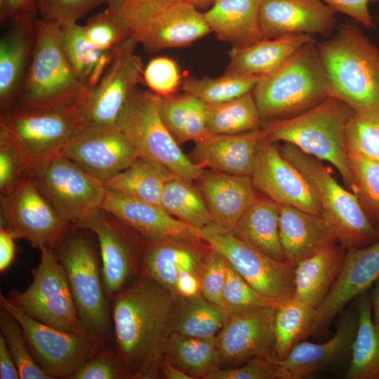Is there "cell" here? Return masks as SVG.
<instances>
[{"label":"cell","mask_w":379,"mask_h":379,"mask_svg":"<svg viewBox=\"0 0 379 379\" xmlns=\"http://www.w3.org/2000/svg\"><path fill=\"white\" fill-rule=\"evenodd\" d=\"M138 42L132 36L114 53L98 84L81 105L88 124H114L136 86L144 82V67L135 53Z\"/></svg>","instance_id":"18"},{"label":"cell","mask_w":379,"mask_h":379,"mask_svg":"<svg viewBox=\"0 0 379 379\" xmlns=\"http://www.w3.org/2000/svg\"><path fill=\"white\" fill-rule=\"evenodd\" d=\"M229 316L224 308L210 302L201 293L178 295L171 309L170 333L192 338H214Z\"/></svg>","instance_id":"33"},{"label":"cell","mask_w":379,"mask_h":379,"mask_svg":"<svg viewBox=\"0 0 379 379\" xmlns=\"http://www.w3.org/2000/svg\"><path fill=\"white\" fill-rule=\"evenodd\" d=\"M282 155L304 176L321 209V215L337 230L344 246L363 247L379 239L357 196L344 189L323 162L295 146L284 143Z\"/></svg>","instance_id":"8"},{"label":"cell","mask_w":379,"mask_h":379,"mask_svg":"<svg viewBox=\"0 0 379 379\" xmlns=\"http://www.w3.org/2000/svg\"><path fill=\"white\" fill-rule=\"evenodd\" d=\"M36 15V0H0V16L3 21L34 22Z\"/></svg>","instance_id":"56"},{"label":"cell","mask_w":379,"mask_h":379,"mask_svg":"<svg viewBox=\"0 0 379 379\" xmlns=\"http://www.w3.org/2000/svg\"><path fill=\"white\" fill-rule=\"evenodd\" d=\"M112 0H106V4Z\"/></svg>","instance_id":"64"},{"label":"cell","mask_w":379,"mask_h":379,"mask_svg":"<svg viewBox=\"0 0 379 379\" xmlns=\"http://www.w3.org/2000/svg\"><path fill=\"white\" fill-rule=\"evenodd\" d=\"M0 329L15 360L20 379H53L36 363L20 324L3 307L0 309Z\"/></svg>","instance_id":"46"},{"label":"cell","mask_w":379,"mask_h":379,"mask_svg":"<svg viewBox=\"0 0 379 379\" xmlns=\"http://www.w3.org/2000/svg\"><path fill=\"white\" fill-rule=\"evenodd\" d=\"M159 370L164 376L168 379H192V377L171 364L164 357L161 359Z\"/></svg>","instance_id":"60"},{"label":"cell","mask_w":379,"mask_h":379,"mask_svg":"<svg viewBox=\"0 0 379 379\" xmlns=\"http://www.w3.org/2000/svg\"><path fill=\"white\" fill-rule=\"evenodd\" d=\"M197 9H208L213 4L215 0H187Z\"/></svg>","instance_id":"62"},{"label":"cell","mask_w":379,"mask_h":379,"mask_svg":"<svg viewBox=\"0 0 379 379\" xmlns=\"http://www.w3.org/2000/svg\"><path fill=\"white\" fill-rule=\"evenodd\" d=\"M215 337L199 338L171 333L163 357L192 379L204 378L219 367Z\"/></svg>","instance_id":"38"},{"label":"cell","mask_w":379,"mask_h":379,"mask_svg":"<svg viewBox=\"0 0 379 379\" xmlns=\"http://www.w3.org/2000/svg\"><path fill=\"white\" fill-rule=\"evenodd\" d=\"M353 109L333 97L297 116L262 123L265 137L291 144L321 161L331 164L348 188L355 185L345 146V131Z\"/></svg>","instance_id":"3"},{"label":"cell","mask_w":379,"mask_h":379,"mask_svg":"<svg viewBox=\"0 0 379 379\" xmlns=\"http://www.w3.org/2000/svg\"><path fill=\"white\" fill-rule=\"evenodd\" d=\"M164 0H112L107 3V5H110L116 3H138V2H146V1H159Z\"/></svg>","instance_id":"63"},{"label":"cell","mask_w":379,"mask_h":379,"mask_svg":"<svg viewBox=\"0 0 379 379\" xmlns=\"http://www.w3.org/2000/svg\"><path fill=\"white\" fill-rule=\"evenodd\" d=\"M257 190L279 205L321 215V209L307 181L265 135L251 175Z\"/></svg>","instance_id":"19"},{"label":"cell","mask_w":379,"mask_h":379,"mask_svg":"<svg viewBox=\"0 0 379 379\" xmlns=\"http://www.w3.org/2000/svg\"><path fill=\"white\" fill-rule=\"evenodd\" d=\"M83 228H69L53 249L65 272L79 319L87 332L111 343L110 302L100 255Z\"/></svg>","instance_id":"7"},{"label":"cell","mask_w":379,"mask_h":379,"mask_svg":"<svg viewBox=\"0 0 379 379\" xmlns=\"http://www.w3.org/2000/svg\"><path fill=\"white\" fill-rule=\"evenodd\" d=\"M178 295L192 296L200 293L198 274L190 272H182L178 278Z\"/></svg>","instance_id":"59"},{"label":"cell","mask_w":379,"mask_h":379,"mask_svg":"<svg viewBox=\"0 0 379 379\" xmlns=\"http://www.w3.org/2000/svg\"><path fill=\"white\" fill-rule=\"evenodd\" d=\"M345 253L343 244L334 243L298 262L294 270L293 295L316 307L337 279Z\"/></svg>","instance_id":"32"},{"label":"cell","mask_w":379,"mask_h":379,"mask_svg":"<svg viewBox=\"0 0 379 379\" xmlns=\"http://www.w3.org/2000/svg\"><path fill=\"white\" fill-rule=\"evenodd\" d=\"M27 175L28 174L18 152L7 139L0 136L1 196L12 192Z\"/></svg>","instance_id":"54"},{"label":"cell","mask_w":379,"mask_h":379,"mask_svg":"<svg viewBox=\"0 0 379 379\" xmlns=\"http://www.w3.org/2000/svg\"><path fill=\"white\" fill-rule=\"evenodd\" d=\"M357 328L352 347L347 379H379V324L372 317L370 295L357 297Z\"/></svg>","instance_id":"35"},{"label":"cell","mask_w":379,"mask_h":379,"mask_svg":"<svg viewBox=\"0 0 379 379\" xmlns=\"http://www.w3.org/2000/svg\"><path fill=\"white\" fill-rule=\"evenodd\" d=\"M347 153L379 162V102L353 109L345 131Z\"/></svg>","instance_id":"43"},{"label":"cell","mask_w":379,"mask_h":379,"mask_svg":"<svg viewBox=\"0 0 379 379\" xmlns=\"http://www.w3.org/2000/svg\"><path fill=\"white\" fill-rule=\"evenodd\" d=\"M32 281L23 291L11 289L8 300L27 315L61 331L86 333L63 267L53 249L42 247Z\"/></svg>","instance_id":"11"},{"label":"cell","mask_w":379,"mask_h":379,"mask_svg":"<svg viewBox=\"0 0 379 379\" xmlns=\"http://www.w3.org/2000/svg\"><path fill=\"white\" fill-rule=\"evenodd\" d=\"M0 305L20 324L38 366L52 378H67L108 343L97 335L59 330L27 315L0 293Z\"/></svg>","instance_id":"13"},{"label":"cell","mask_w":379,"mask_h":379,"mask_svg":"<svg viewBox=\"0 0 379 379\" xmlns=\"http://www.w3.org/2000/svg\"><path fill=\"white\" fill-rule=\"evenodd\" d=\"M60 41L64 51L78 77L86 84L104 51L88 40L84 25L68 22L59 25Z\"/></svg>","instance_id":"44"},{"label":"cell","mask_w":379,"mask_h":379,"mask_svg":"<svg viewBox=\"0 0 379 379\" xmlns=\"http://www.w3.org/2000/svg\"><path fill=\"white\" fill-rule=\"evenodd\" d=\"M330 96L353 109L379 102V48L357 22L342 24L329 39L317 44Z\"/></svg>","instance_id":"2"},{"label":"cell","mask_w":379,"mask_h":379,"mask_svg":"<svg viewBox=\"0 0 379 379\" xmlns=\"http://www.w3.org/2000/svg\"><path fill=\"white\" fill-rule=\"evenodd\" d=\"M14 237L0 227V272H4L12 264L15 254Z\"/></svg>","instance_id":"58"},{"label":"cell","mask_w":379,"mask_h":379,"mask_svg":"<svg viewBox=\"0 0 379 379\" xmlns=\"http://www.w3.org/2000/svg\"><path fill=\"white\" fill-rule=\"evenodd\" d=\"M262 0H215L202 13L216 37L232 47L250 45L264 38L259 21Z\"/></svg>","instance_id":"29"},{"label":"cell","mask_w":379,"mask_h":379,"mask_svg":"<svg viewBox=\"0 0 379 379\" xmlns=\"http://www.w3.org/2000/svg\"><path fill=\"white\" fill-rule=\"evenodd\" d=\"M1 226L15 239L26 240L34 248L53 249L71 228L36 187L31 175L15 190L1 196Z\"/></svg>","instance_id":"16"},{"label":"cell","mask_w":379,"mask_h":379,"mask_svg":"<svg viewBox=\"0 0 379 379\" xmlns=\"http://www.w3.org/2000/svg\"><path fill=\"white\" fill-rule=\"evenodd\" d=\"M101 208L140 234L146 240L171 238L194 244L204 241L194 228L161 206L106 187Z\"/></svg>","instance_id":"23"},{"label":"cell","mask_w":379,"mask_h":379,"mask_svg":"<svg viewBox=\"0 0 379 379\" xmlns=\"http://www.w3.org/2000/svg\"><path fill=\"white\" fill-rule=\"evenodd\" d=\"M178 176L164 165L143 157L104 184L106 187L133 196L160 206L165 184Z\"/></svg>","instance_id":"37"},{"label":"cell","mask_w":379,"mask_h":379,"mask_svg":"<svg viewBox=\"0 0 379 379\" xmlns=\"http://www.w3.org/2000/svg\"><path fill=\"white\" fill-rule=\"evenodd\" d=\"M31 176L43 197L70 227L86 229L101 208L104 182L62 154Z\"/></svg>","instance_id":"12"},{"label":"cell","mask_w":379,"mask_h":379,"mask_svg":"<svg viewBox=\"0 0 379 379\" xmlns=\"http://www.w3.org/2000/svg\"><path fill=\"white\" fill-rule=\"evenodd\" d=\"M199 244L171 238L146 240L142 274L157 280L176 297L178 275L182 272L199 274L206 252Z\"/></svg>","instance_id":"28"},{"label":"cell","mask_w":379,"mask_h":379,"mask_svg":"<svg viewBox=\"0 0 379 379\" xmlns=\"http://www.w3.org/2000/svg\"><path fill=\"white\" fill-rule=\"evenodd\" d=\"M335 11L321 0H262L259 21L265 39L290 35L330 34Z\"/></svg>","instance_id":"24"},{"label":"cell","mask_w":379,"mask_h":379,"mask_svg":"<svg viewBox=\"0 0 379 379\" xmlns=\"http://www.w3.org/2000/svg\"><path fill=\"white\" fill-rule=\"evenodd\" d=\"M60 154L104 183L140 157L115 124H88Z\"/></svg>","instance_id":"17"},{"label":"cell","mask_w":379,"mask_h":379,"mask_svg":"<svg viewBox=\"0 0 379 379\" xmlns=\"http://www.w3.org/2000/svg\"><path fill=\"white\" fill-rule=\"evenodd\" d=\"M129 28L148 53L190 45L211 30L200 13L187 0H164L107 5Z\"/></svg>","instance_id":"10"},{"label":"cell","mask_w":379,"mask_h":379,"mask_svg":"<svg viewBox=\"0 0 379 379\" xmlns=\"http://www.w3.org/2000/svg\"><path fill=\"white\" fill-rule=\"evenodd\" d=\"M88 125L81 105L46 108H18L1 112L0 136L18 152L32 175L60 154L65 145Z\"/></svg>","instance_id":"6"},{"label":"cell","mask_w":379,"mask_h":379,"mask_svg":"<svg viewBox=\"0 0 379 379\" xmlns=\"http://www.w3.org/2000/svg\"><path fill=\"white\" fill-rule=\"evenodd\" d=\"M222 307L229 315L243 314L276 305L252 288L230 263L222 291Z\"/></svg>","instance_id":"48"},{"label":"cell","mask_w":379,"mask_h":379,"mask_svg":"<svg viewBox=\"0 0 379 379\" xmlns=\"http://www.w3.org/2000/svg\"><path fill=\"white\" fill-rule=\"evenodd\" d=\"M161 96L135 90L128 98L115 124L140 157L158 162L175 175L193 182L204 175L164 124L160 114Z\"/></svg>","instance_id":"9"},{"label":"cell","mask_w":379,"mask_h":379,"mask_svg":"<svg viewBox=\"0 0 379 379\" xmlns=\"http://www.w3.org/2000/svg\"><path fill=\"white\" fill-rule=\"evenodd\" d=\"M89 92L64 51L59 25L36 20L31 60L20 88V107L82 105Z\"/></svg>","instance_id":"4"},{"label":"cell","mask_w":379,"mask_h":379,"mask_svg":"<svg viewBox=\"0 0 379 379\" xmlns=\"http://www.w3.org/2000/svg\"><path fill=\"white\" fill-rule=\"evenodd\" d=\"M0 378H20L15 360L1 333H0Z\"/></svg>","instance_id":"57"},{"label":"cell","mask_w":379,"mask_h":379,"mask_svg":"<svg viewBox=\"0 0 379 379\" xmlns=\"http://www.w3.org/2000/svg\"><path fill=\"white\" fill-rule=\"evenodd\" d=\"M260 78L242 74L226 72L219 77L191 76L182 79L181 88L206 104L229 101L251 93Z\"/></svg>","instance_id":"42"},{"label":"cell","mask_w":379,"mask_h":379,"mask_svg":"<svg viewBox=\"0 0 379 379\" xmlns=\"http://www.w3.org/2000/svg\"><path fill=\"white\" fill-rule=\"evenodd\" d=\"M279 230L284 256L294 265L340 242L337 230L322 215L291 206L279 205Z\"/></svg>","instance_id":"26"},{"label":"cell","mask_w":379,"mask_h":379,"mask_svg":"<svg viewBox=\"0 0 379 379\" xmlns=\"http://www.w3.org/2000/svg\"><path fill=\"white\" fill-rule=\"evenodd\" d=\"M370 298L373 310V321L379 324V277L374 283Z\"/></svg>","instance_id":"61"},{"label":"cell","mask_w":379,"mask_h":379,"mask_svg":"<svg viewBox=\"0 0 379 379\" xmlns=\"http://www.w3.org/2000/svg\"><path fill=\"white\" fill-rule=\"evenodd\" d=\"M275 373L274 358L254 357L237 366L217 367L204 379H275Z\"/></svg>","instance_id":"53"},{"label":"cell","mask_w":379,"mask_h":379,"mask_svg":"<svg viewBox=\"0 0 379 379\" xmlns=\"http://www.w3.org/2000/svg\"><path fill=\"white\" fill-rule=\"evenodd\" d=\"M262 128L234 134H211L195 142L191 159L197 165L217 172L251 176L260 143Z\"/></svg>","instance_id":"25"},{"label":"cell","mask_w":379,"mask_h":379,"mask_svg":"<svg viewBox=\"0 0 379 379\" xmlns=\"http://www.w3.org/2000/svg\"><path fill=\"white\" fill-rule=\"evenodd\" d=\"M229 264L220 253L210 246L204 255L198 274L200 293L210 302L222 308V295Z\"/></svg>","instance_id":"49"},{"label":"cell","mask_w":379,"mask_h":379,"mask_svg":"<svg viewBox=\"0 0 379 379\" xmlns=\"http://www.w3.org/2000/svg\"><path fill=\"white\" fill-rule=\"evenodd\" d=\"M206 122L209 133L218 135L253 131L262 123L252 93L223 102L206 103Z\"/></svg>","instance_id":"41"},{"label":"cell","mask_w":379,"mask_h":379,"mask_svg":"<svg viewBox=\"0 0 379 379\" xmlns=\"http://www.w3.org/2000/svg\"><path fill=\"white\" fill-rule=\"evenodd\" d=\"M84 27L88 41L102 51H115L132 36L122 18L109 7L90 18Z\"/></svg>","instance_id":"47"},{"label":"cell","mask_w":379,"mask_h":379,"mask_svg":"<svg viewBox=\"0 0 379 379\" xmlns=\"http://www.w3.org/2000/svg\"><path fill=\"white\" fill-rule=\"evenodd\" d=\"M104 3L106 0H36V8L40 20L61 25L77 22Z\"/></svg>","instance_id":"50"},{"label":"cell","mask_w":379,"mask_h":379,"mask_svg":"<svg viewBox=\"0 0 379 379\" xmlns=\"http://www.w3.org/2000/svg\"><path fill=\"white\" fill-rule=\"evenodd\" d=\"M189 182L176 176L162 190L160 206L169 215L197 229L216 225L203 196Z\"/></svg>","instance_id":"40"},{"label":"cell","mask_w":379,"mask_h":379,"mask_svg":"<svg viewBox=\"0 0 379 379\" xmlns=\"http://www.w3.org/2000/svg\"><path fill=\"white\" fill-rule=\"evenodd\" d=\"M279 216V204L269 198L258 197L242 215L233 232L270 257L288 262L281 247Z\"/></svg>","instance_id":"34"},{"label":"cell","mask_w":379,"mask_h":379,"mask_svg":"<svg viewBox=\"0 0 379 379\" xmlns=\"http://www.w3.org/2000/svg\"><path fill=\"white\" fill-rule=\"evenodd\" d=\"M143 78L150 91L160 96L175 94L182 81L177 62L167 56L151 60L144 69Z\"/></svg>","instance_id":"51"},{"label":"cell","mask_w":379,"mask_h":379,"mask_svg":"<svg viewBox=\"0 0 379 379\" xmlns=\"http://www.w3.org/2000/svg\"><path fill=\"white\" fill-rule=\"evenodd\" d=\"M335 12L345 14L366 28L375 27L373 18L368 10V4L378 0H321Z\"/></svg>","instance_id":"55"},{"label":"cell","mask_w":379,"mask_h":379,"mask_svg":"<svg viewBox=\"0 0 379 379\" xmlns=\"http://www.w3.org/2000/svg\"><path fill=\"white\" fill-rule=\"evenodd\" d=\"M314 41L311 34L263 39L242 47H232L226 72L256 77L269 76L278 70L307 43Z\"/></svg>","instance_id":"30"},{"label":"cell","mask_w":379,"mask_h":379,"mask_svg":"<svg viewBox=\"0 0 379 379\" xmlns=\"http://www.w3.org/2000/svg\"><path fill=\"white\" fill-rule=\"evenodd\" d=\"M251 93L262 122L297 116L331 97L315 40L260 78Z\"/></svg>","instance_id":"5"},{"label":"cell","mask_w":379,"mask_h":379,"mask_svg":"<svg viewBox=\"0 0 379 379\" xmlns=\"http://www.w3.org/2000/svg\"><path fill=\"white\" fill-rule=\"evenodd\" d=\"M275 312L274 305L230 315L215 337L219 368L237 366L254 357L274 359Z\"/></svg>","instance_id":"21"},{"label":"cell","mask_w":379,"mask_h":379,"mask_svg":"<svg viewBox=\"0 0 379 379\" xmlns=\"http://www.w3.org/2000/svg\"><path fill=\"white\" fill-rule=\"evenodd\" d=\"M201 179L202 196L215 223L234 232L242 215L258 198L251 176L216 172Z\"/></svg>","instance_id":"27"},{"label":"cell","mask_w":379,"mask_h":379,"mask_svg":"<svg viewBox=\"0 0 379 379\" xmlns=\"http://www.w3.org/2000/svg\"><path fill=\"white\" fill-rule=\"evenodd\" d=\"M161 119L179 145L197 142L209 136L206 122V103L185 93L161 96Z\"/></svg>","instance_id":"36"},{"label":"cell","mask_w":379,"mask_h":379,"mask_svg":"<svg viewBox=\"0 0 379 379\" xmlns=\"http://www.w3.org/2000/svg\"><path fill=\"white\" fill-rule=\"evenodd\" d=\"M174 298L161 284L141 274L110 301L113 348L123 378H159Z\"/></svg>","instance_id":"1"},{"label":"cell","mask_w":379,"mask_h":379,"mask_svg":"<svg viewBox=\"0 0 379 379\" xmlns=\"http://www.w3.org/2000/svg\"><path fill=\"white\" fill-rule=\"evenodd\" d=\"M111 343L101 347L73 373L69 379H121L116 354Z\"/></svg>","instance_id":"52"},{"label":"cell","mask_w":379,"mask_h":379,"mask_svg":"<svg viewBox=\"0 0 379 379\" xmlns=\"http://www.w3.org/2000/svg\"><path fill=\"white\" fill-rule=\"evenodd\" d=\"M379 277V239L363 247L348 246L340 272L328 293L315 307L310 335L328 328L345 307L366 292Z\"/></svg>","instance_id":"20"},{"label":"cell","mask_w":379,"mask_h":379,"mask_svg":"<svg viewBox=\"0 0 379 379\" xmlns=\"http://www.w3.org/2000/svg\"><path fill=\"white\" fill-rule=\"evenodd\" d=\"M86 229L97 238L104 287L110 302L141 275L146 239L102 208Z\"/></svg>","instance_id":"15"},{"label":"cell","mask_w":379,"mask_h":379,"mask_svg":"<svg viewBox=\"0 0 379 379\" xmlns=\"http://www.w3.org/2000/svg\"><path fill=\"white\" fill-rule=\"evenodd\" d=\"M358 324L357 309L344 312L333 335L314 343L301 341L287 356L276 360L275 379H301L313 373L335 368L350 361Z\"/></svg>","instance_id":"22"},{"label":"cell","mask_w":379,"mask_h":379,"mask_svg":"<svg viewBox=\"0 0 379 379\" xmlns=\"http://www.w3.org/2000/svg\"><path fill=\"white\" fill-rule=\"evenodd\" d=\"M347 154L354 180V194L379 230V162L359 154Z\"/></svg>","instance_id":"45"},{"label":"cell","mask_w":379,"mask_h":379,"mask_svg":"<svg viewBox=\"0 0 379 379\" xmlns=\"http://www.w3.org/2000/svg\"><path fill=\"white\" fill-rule=\"evenodd\" d=\"M0 41V105L1 112L11 109L25 75L32 53L34 22H13Z\"/></svg>","instance_id":"31"},{"label":"cell","mask_w":379,"mask_h":379,"mask_svg":"<svg viewBox=\"0 0 379 379\" xmlns=\"http://www.w3.org/2000/svg\"><path fill=\"white\" fill-rule=\"evenodd\" d=\"M258 293L275 304L294 291L295 265L275 260L217 225L197 229Z\"/></svg>","instance_id":"14"},{"label":"cell","mask_w":379,"mask_h":379,"mask_svg":"<svg viewBox=\"0 0 379 379\" xmlns=\"http://www.w3.org/2000/svg\"><path fill=\"white\" fill-rule=\"evenodd\" d=\"M315 307L293 294L275 305L274 357L285 358L298 343L310 335Z\"/></svg>","instance_id":"39"}]
</instances>
